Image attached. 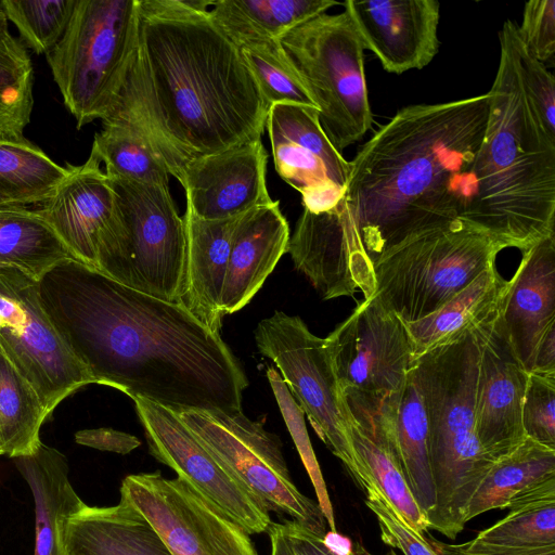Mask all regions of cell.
Listing matches in <instances>:
<instances>
[{
  "mask_svg": "<svg viewBox=\"0 0 555 555\" xmlns=\"http://www.w3.org/2000/svg\"><path fill=\"white\" fill-rule=\"evenodd\" d=\"M50 322L93 379L171 410L242 411L247 377L220 336L185 307L76 259L38 280Z\"/></svg>",
  "mask_w": 555,
  "mask_h": 555,
  "instance_id": "obj_1",
  "label": "cell"
},
{
  "mask_svg": "<svg viewBox=\"0 0 555 555\" xmlns=\"http://www.w3.org/2000/svg\"><path fill=\"white\" fill-rule=\"evenodd\" d=\"M207 0H138L137 41L107 119L141 130L179 182L192 160L261 140L269 106ZM102 120V121H103Z\"/></svg>",
  "mask_w": 555,
  "mask_h": 555,
  "instance_id": "obj_2",
  "label": "cell"
},
{
  "mask_svg": "<svg viewBox=\"0 0 555 555\" xmlns=\"http://www.w3.org/2000/svg\"><path fill=\"white\" fill-rule=\"evenodd\" d=\"M489 92L399 109L351 162L345 196L373 263L408 237L463 216L476 192L473 165Z\"/></svg>",
  "mask_w": 555,
  "mask_h": 555,
  "instance_id": "obj_3",
  "label": "cell"
},
{
  "mask_svg": "<svg viewBox=\"0 0 555 555\" xmlns=\"http://www.w3.org/2000/svg\"><path fill=\"white\" fill-rule=\"evenodd\" d=\"M481 145L476 192L460 218L521 251L555 234V139L524 87L504 22Z\"/></svg>",
  "mask_w": 555,
  "mask_h": 555,
  "instance_id": "obj_4",
  "label": "cell"
},
{
  "mask_svg": "<svg viewBox=\"0 0 555 555\" xmlns=\"http://www.w3.org/2000/svg\"><path fill=\"white\" fill-rule=\"evenodd\" d=\"M478 341L475 330L414 359L410 370L421 393L436 505L428 529L449 539L463 530L467 508L494 464L476 435Z\"/></svg>",
  "mask_w": 555,
  "mask_h": 555,
  "instance_id": "obj_5",
  "label": "cell"
},
{
  "mask_svg": "<svg viewBox=\"0 0 555 555\" xmlns=\"http://www.w3.org/2000/svg\"><path fill=\"white\" fill-rule=\"evenodd\" d=\"M109 180L115 202L99 237L95 269L132 289L181 304L186 233L169 184Z\"/></svg>",
  "mask_w": 555,
  "mask_h": 555,
  "instance_id": "obj_6",
  "label": "cell"
},
{
  "mask_svg": "<svg viewBox=\"0 0 555 555\" xmlns=\"http://www.w3.org/2000/svg\"><path fill=\"white\" fill-rule=\"evenodd\" d=\"M506 246L462 219L418 232L374 262L379 302L402 322L418 321L495 263Z\"/></svg>",
  "mask_w": 555,
  "mask_h": 555,
  "instance_id": "obj_7",
  "label": "cell"
},
{
  "mask_svg": "<svg viewBox=\"0 0 555 555\" xmlns=\"http://www.w3.org/2000/svg\"><path fill=\"white\" fill-rule=\"evenodd\" d=\"M138 0H77L68 26L47 54L77 128L113 109L137 41Z\"/></svg>",
  "mask_w": 555,
  "mask_h": 555,
  "instance_id": "obj_8",
  "label": "cell"
},
{
  "mask_svg": "<svg viewBox=\"0 0 555 555\" xmlns=\"http://www.w3.org/2000/svg\"><path fill=\"white\" fill-rule=\"evenodd\" d=\"M319 109L323 131L341 153L364 137L373 116L364 48L349 15L320 14L278 39Z\"/></svg>",
  "mask_w": 555,
  "mask_h": 555,
  "instance_id": "obj_9",
  "label": "cell"
},
{
  "mask_svg": "<svg viewBox=\"0 0 555 555\" xmlns=\"http://www.w3.org/2000/svg\"><path fill=\"white\" fill-rule=\"evenodd\" d=\"M259 352L271 359L296 403L362 491L374 482L350 439L351 416L325 338L297 315L275 311L255 330Z\"/></svg>",
  "mask_w": 555,
  "mask_h": 555,
  "instance_id": "obj_10",
  "label": "cell"
},
{
  "mask_svg": "<svg viewBox=\"0 0 555 555\" xmlns=\"http://www.w3.org/2000/svg\"><path fill=\"white\" fill-rule=\"evenodd\" d=\"M203 446L264 505L319 537L326 520L292 480L280 439L242 411H176Z\"/></svg>",
  "mask_w": 555,
  "mask_h": 555,
  "instance_id": "obj_11",
  "label": "cell"
},
{
  "mask_svg": "<svg viewBox=\"0 0 555 555\" xmlns=\"http://www.w3.org/2000/svg\"><path fill=\"white\" fill-rule=\"evenodd\" d=\"M0 348L34 387L48 415L93 383L43 311L38 281L14 268H0Z\"/></svg>",
  "mask_w": 555,
  "mask_h": 555,
  "instance_id": "obj_12",
  "label": "cell"
},
{
  "mask_svg": "<svg viewBox=\"0 0 555 555\" xmlns=\"http://www.w3.org/2000/svg\"><path fill=\"white\" fill-rule=\"evenodd\" d=\"M325 340L345 399L385 401L402 392L415 359L411 340L375 295L363 298Z\"/></svg>",
  "mask_w": 555,
  "mask_h": 555,
  "instance_id": "obj_13",
  "label": "cell"
},
{
  "mask_svg": "<svg viewBox=\"0 0 555 555\" xmlns=\"http://www.w3.org/2000/svg\"><path fill=\"white\" fill-rule=\"evenodd\" d=\"M120 498L151 522L172 555H258L249 533L179 477L128 475Z\"/></svg>",
  "mask_w": 555,
  "mask_h": 555,
  "instance_id": "obj_14",
  "label": "cell"
},
{
  "mask_svg": "<svg viewBox=\"0 0 555 555\" xmlns=\"http://www.w3.org/2000/svg\"><path fill=\"white\" fill-rule=\"evenodd\" d=\"M132 400L150 453L157 461L173 469L247 533L269 531L272 521L264 505L203 446L175 410L142 398Z\"/></svg>",
  "mask_w": 555,
  "mask_h": 555,
  "instance_id": "obj_15",
  "label": "cell"
},
{
  "mask_svg": "<svg viewBox=\"0 0 555 555\" xmlns=\"http://www.w3.org/2000/svg\"><path fill=\"white\" fill-rule=\"evenodd\" d=\"M286 253L325 300L359 291L367 298L375 292L374 263L364 250L346 196L328 211L304 209Z\"/></svg>",
  "mask_w": 555,
  "mask_h": 555,
  "instance_id": "obj_16",
  "label": "cell"
},
{
  "mask_svg": "<svg viewBox=\"0 0 555 555\" xmlns=\"http://www.w3.org/2000/svg\"><path fill=\"white\" fill-rule=\"evenodd\" d=\"M475 333L478 341L476 435L485 454L495 463L527 438L521 410L529 373L514 352L500 308Z\"/></svg>",
  "mask_w": 555,
  "mask_h": 555,
  "instance_id": "obj_17",
  "label": "cell"
},
{
  "mask_svg": "<svg viewBox=\"0 0 555 555\" xmlns=\"http://www.w3.org/2000/svg\"><path fill=\"white\" fill-rule=\"evenodd\" d=\"M521 253L500 317L525 370L555 374V234Z\"/></svg>",
  "mask_w": 555,
  "mask_h": 555,
  "instance_id": "obj_18",
  "label": "cell"
},
{
  "mask_svg": "<svg viewBox=\"0 0 555 555\" xmlns=\"http://www.w3.org/2000/svg\"><path fill=\"white\" fill-rule=\"evenodd\" d=\"M364 49L392 74L422 69L439 50L437 0H346L341 3Z\"/></svg>",
  "mask_w": 555,
  "mask_h": 555,
  "instance_id": "obj_19",
  "label": "cell"
},
{
  "mask_svg": "<svg viewBox=\"0 0 555 555\" xmlns=\"http://www.w3.org/2000/svg\"><path fill=\"white\" fill-rule=\"evenodd\" d=\"M267 162L261 140L192 160L180 181L186 207L202 219L219 220L272 203L266 182Z\"/></svg>",
  "mask_w": 555,
  "mask_h": 555,
  "instance_id": "obj_20",
  "label": "cell"
},
{
  "mask_svg": "<svg viewBox=\"0 0 555 555\" xmlns=\"http://www.w3.org/2000/svg\"><path fill=\"white\" fill-rule=\"evenodd\" d=\"M264 128L278 175L301 197L332 184L345 189L349 162L323 131L318 108L273 104L268 109Z\"/></svg>",
  "mask_w": 555,
  "mask_h": 555,
  "instance_id": "obj_21",
  "label": "cell"
},
{
  "mask_svg": "<svg viewBox=\"0 0 555 555\" xmlns=\"http://www.w3.org/2000/svg\"><path fill=\"white\" fill-rule=\"evenodd\" d=\"M100 164L93 153L82 165L67 164V177L37 209L74 258L94 269L99 237L112 216L115 202L111 180Z\"/></svg>",
  "mask_w": 555,
  "mask_h": 555,
  "instance_id": "obj_22",
  "label": "cell"
},
{
  "mask_svg": "<svg viewBox=\"0 0 555 555\" xmlns=\"http://www.w3.org/2000/svg\"><path fill=\"white\" fill-rule=\"evenodd\" d=\"M289 227L280 203L255 207L234 228L221 295L223 315L244 308L287 251Z\"/></svg>",
  "mask_w": 555,
  "mask_h": 555,
  "instance_id": "obj_23",
  "label": "cell"
},
{
  "mask_svg": "<svg viewBox=\"0 0 555 555\" xmlns=\"http://www.w3.org/2000/svg\"><path fill=\"white\" fill-rule=\"evenodd\" d=\"M240 216L206 220L194 215L188 207L183 216L186 233V283L181 305L218 333L224 317L221 295L231 240Z\"/></svg>",
  "mask_w": 555,
  "mask_h": 555,
  "instance_id": "obj_24",
  "label": "cell"
},
{
  "mask_svg": "<svg viewBox=\"0 0 555 555\" xmlns=\"http://www.w3.org/2000/svg\"><path fill=\"white\" fill-rule=\"evenodd\" d=\"M67 555H172L151 522L127 500L86 505L64 526Z\"/></svg>",
  "mask_w": 555,
  "mask_h": 555,
  "instance_id": "obj_25",
  "label": "cell"
},
{
  "mask_svg": "<svg viewBox=\"0 0 555 555\" xmlns=\"http://www.w3.org/2000/svg\"><path fill=\"white\" fill-rule=\"evenodd\" d=\"M13 461L35 502L34 555H67L64 544L66 519L87 505L69 481L67 459L55 448L40 442L33 453Z\"/></svg>",
  "mask_w": 555,
  "mask_h": 555,
  "instance_id": "obj_26",
  "label": "cell"
},
{
  "mask_svg": "<svg viewBox=\"0 0 555 555\" xmlns=\"http://www.w3.org/2000/svg\"><path fill=\"white\" fill-rule=\"evenodd\" d=\"M379 417L408 487L428 522L436 505V495L430 468L427 417L411 372L399 401L383 405Z\"/></svg>",
  "mask_w": 555,
  "mask_h": 555,
  "instance_id": "obj_27",
  "label": "cell"
},
{
  "mask_svg": "<svg viewBox=\"0 0 555 555\" xmlns=\"http://www.w3.org/2000/svg\"><path fill=\"white\" fill-rule=\"evenodd\" d=\"M507 286L508 280L494 263L435 312L418 321L402 322L414 357L474 331L501 307Z\"/></svg>",
  "mask_w": 555,
  "mask_h": 555,
  "instance_id": "obj_28",
  "label": "cell"
},
{
  "mask_svg": "<svg viewBox=\"0 0 555 555\" xmlns=\"http://www.w3.org/2000/svg\"><path fill=\"white\" fill-rule=\"evenodd\" d=\"M350 439L357 456L375 486L418 534L425 537L427 518L414 500L389 446L379 406H349Z\"/></svg>",
  "mask_w": 555,
  "mask_h": 555,
  "instance_id": "obj_29",
  "label": "cell"
},
{
  "mask_svg": "<svg viewBox=\"0 0 555 555\" xmlns=\"http://www.w3.org/2000/svg\"><path fill=\"white\" fill-rule=\"evenodd\" d=\"M340 4L334 0H218L209 14L237 46L278 40L298 25Z\"/></svg>",
  "mask_w": 555,
  "mask_h": 555,
  "instance_id": "obj_30",
  "label": "cell"
},
{
  "mask_svg": "<svg viewBox=\"0 0 555 555\" xmlns=\"http://www.w3.org/2000/svg\"><path fill=\"white\" fill-rule=\"evenodd\" d=\"M67 259L75 258L37 209L0 206V268H14L38 281Z\"/></svg>",
  "mask_w": 555,
  "mask_h": 555,
  "instance_id": "obj_31",
  "label": "cell"
},
{
  "mask_svg": "<svg viewBox=\"0 0 555 555\" xmlns=\"http://www.w3.org/2000/svg\"><path fill=\"white\" fill-rule=\"evenodd\" d=\"M550 476H555V449L527 437L492 465L468 504L466 520L506 508L515 494Z\"/></svg>",
  "mask_w": 555,
  "mask_h": 555,
  "instance_id": "obj_32",
  "label": "cell"
},
{
  "mask_svg": "<svg viewBox=\"0 0 555 555\" xmlns=\"http://www.w3.org/2000/svg\"><path fill=\"white\" fill-rule=\"evenodd\" d=\"M68 175L28 141H0V197L11 206L43 204Z\"/></svg>",
  "mask_w": 555,
  "mask_h": 555,
  "instance_id": "obj_33",
  "label": "cell"
},
{
  "mask_svg": "<svg viewBox=\"0 0 555 555\" xmlns=\"http://www.w3.org/2000/svg\"><path fill=\"white\" fill-rule=\"evenodd\" d=\"M48 416L42 401L0 348V449L11 459L27 455L41 442Z\"/></svg>",
  "mask_w": 555,
  "mask_h": 555,
  "instance_id": "obj_34",
  "label": "cell"
},
{
  "mask_svg": "<svg viewBox=\"0 0 555 555\" xmlns=\"http://www.w3.org/2000/svg\"><path fill=\"white\" fill-rule=\"evenodd\" d=\"M94 134L91 153L105 165L108 178L169 184V171L149 138L133 125L115 119L103 120Z\"/></svg>",
  "mask_w": 555,
  "mask_h": 555,
  "instance_id": "obj_35",
  "label": "cell"
},
{
  "mask_svg": "<svg viewBox=\"0 0 555 555\" xmlns=\"http://www.w3.org/2000/svg\"><path fill=\"white\" fill-rule=\"evenodd\" d=\"M29 54L10 33L0 38V141H23L34 106Z\"/></svg>",
  "mask_w": 555,
  "mask_h": 555,
  "instance_id": "obj_36",
  "label": "cell"
},
{
  "mask_svg": "<svg viewBox=\"0 0 555 555\" xmlns=\"http://www.w3.org/2000/svg\"><path fill=\"white\" fill-rule=\"evenodd\" d=\"M238 48L269 107L297 104L318 108L278 40L249 42Z\"/></svg>",
  "mask_w": 555,
  "mask_h": 555,
  "instance_id": "obj_37",
  "label": "cell"
},
{
  "mask_svg": "<svg viewBox=\"0 0 555 555\" xmlns=\"http://www.w3.org/2000/svg\"><path fill=\"white\" fill-rule=\"evenodd\" d=\"M77 0H2L0 9L25 44L48 54L62 39Z\"/></svg>",
  "mask_w": 555,
  "mask_h": 555,
  "instance_id": "obj_38",
  "label": "cell"
},
{
  "mask_svg": "<svg viewBox=\"0 0 555 555\" xmlns=\"http://www.w3.org/2000/svg\"><path fill=\"white\" fill-rule=\"evenodd\" d=\"M491 527L474 539L506 547H542L555 545V504L509 509Z\"/></svg>",
  "mask_w": 555,
  "mask_h": 555,
  "instance_id": "obj_39",
  "label": "cell"
},
{
  "mask_svg": "<svg viewBox=\"0 0 555 555\" xmlns=\"http://www.w3.org/2000/svg\"><path fill=\"white\" fill-rule=\"evenodd\" d=\"M267 377L270 382L278 404L296 444L305 468L312 482L317 494L318 504L324 515L326 524L328 525L330 530L337 531L334 509L321 468L310 443L304 421V412L296 403L280 374L273 367L268 369Z\"/></svg>",
  "mask_w": 555,
  "mask_h": 555,
  "instance_id": "obj_40",
  "label": "cell"
},
{
  "mask_svg": "<svg viewBox=\"0 0 555 555\" xmlns=\"http://www.w3.org/2000/svg\"><path fill=\"white\" fill-rule=\"evenodd\" d=\"M515 52L524 87L535 108L546 132L555 139V82L546 66L534 59L525 48L517 30V24L505 21Z\"/></svg>",
  "mask_w": 555,
  "mask_h": 555,
  "instance_id": "obj_41",
  "label": "cell"
},
{
  "mask_svg": "<svg viewBox=\"0 0 555 555\" xmlns=\"http://www.w3.org/2000/svg\"><path fill=\"white\" fill-rule=\"evenodd\" d=\"M521 418L526 437L555 449V374L529 373Z\"/></svg>",
  "mask_w": 555,
  "mask_h": 555,
  "instance_id": "obj_42",
  "label": "cell"
},
{
  "mask_svg": "<svg viewBox=\"0 0 555 555\" xmlns=\"http://www.w3.org/2000/svg\"><path fill=\"white\" fill-rule=\"evenodd\" d=\"M365 492V504L376 516L386 544L399 548L403 555H437L427 539L411 528L375 483Z\"/></svg>",
  "mask_w": 555,
  "mask_h": 555,
  "instance_id": "obj_43",
  "label": "cell"
},
{
  "mask_svg": "<svg viewBox=\"0 0 555 555\" xmlns=\"http://www.w3.org/2000/svg\"><path fill=\"white\" fill-rule=\"evenodd\" d=\"M518 35L528 52L544 65L555 53V0L526 2Z\"/></svg>",
  "mask_w": 555,
  "mask_h": 555,
  "instance_id": "obj_44",
  "label": "cell"
},
{
  "mask_svg": "<svg viewBox=\"0 0 555 555\" xmlns=\"http://www.w3.org/2000/svg\"><path fill=\"white\" fill-rule=\"evenodd\" d=\"M437 555H555V545L542 547H506L475 539L461 544H448L429 535L427 539Z\"/></svg>",
  "mask_w": 555,
  "mask_h": 555,
  "instance_id": "obj_45",
  "label": "cell"
},
{
  "mask_svg": "<svg viewBox=\"0 0 555 555\" xmlns=\"http://www.w3.org/2000/svg\"><path fill=\"white\" fill-rule=\"evenodd\" d=\"M75 440L86 447L119 454H128L141 444L135 436L112 428L79 430Z\"/></svg>",
  "mask_w": 555,
  "mask_h": 555,
  "instance_id": "obj_46",
  "label": "cell"
},
{
  "mask_svg": "<svg viewBox=\"0 0 555 555\" xmlns=\"http://www.w3.org/2000/svg\"><path fill=\"white\" fill-rule=\"evenodd\" d=\"M295 555H333L322 543V538L294 520L281 522ZM350 555H371L361 545H353Z\"/></svg>",
  "mask_w": 555,
  "mask_h": 555,
  "instance_id": "obj_47",
  "label": "cell"
},
{
  "mask_svg": "<svg viewBox=\"0 0 555 555\" xmlns=\"http://www.w3.org/2000/svg\"><path fill=\"white\" fill-rule=\"evenodd\" d=\"M322 543L333 555H350L353 550L351 540L337 531H326L322 537Z\"/></svg>",
  "mask_w": 555,
  "mask_h": 555,
  "instance_id": "obj_48",
  "label": "cell"
},
{
  "mask_svg": "<svg viewBox=\"0 0 555 555\" xmlns=\"http://www.w3.org/2000/svg\"><path fill=\"white\" fill-rule=\"evenodd\" d=\"M270 555H295L282 524L272 522L269 528Z\"/></svg>",
  "mask_w": 555,
  "mask_h": 555,
  "instance_id": "obj_49",
  "label": "cell"
},
{
  "mask_svg": "<svg viewBox=\"0 0 555 555\" xmlns=\"http://www.w3.org/2000/svg\"><path fill=\"white\" fill-rule=\"evenodd\" d=\"M8 20L5 18L2 10L0 9V38L9 34Z\"/></svg>",
  "mask_w": 555,
  "mask_h": 555,
  "instance_id": "obj_50",
  "label": "cell"
},
{
  "mask_svg": "<svg viewBox=\"0 0 555 555\" xmlns=\"http://www.w3.org/2000/svg\"><path fill=\"white\" fill-rule=\"evenodd\" d=\"M0 206H11L7 201L0 197Z\"/></svg>",
  "mask_w": 555,
  "mask_h": 555,
  "instance_id": "obj_51",
  "label": "cell"
},
{
  "mask_svg": "<svg viewBox=\"0 0 555 555\" xmlns=\"http://www.w3.org/2000/svg\"><path fill=\"white\" fill-rule=\"evenodd\" d=\"M0 454H2V451H1V449H0Z\"/></svg>",
  "mask_w": 555,
  "mask_h": 555,
  "instance_id": "obj_52",
  "label": "cell"
}]
</instances>
